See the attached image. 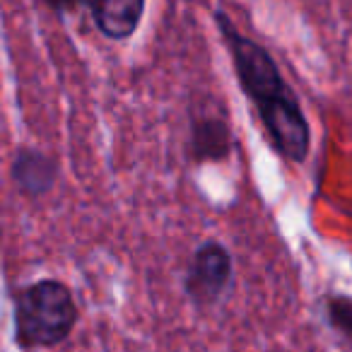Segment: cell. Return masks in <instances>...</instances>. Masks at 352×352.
<instances>
[{
    "label": "cell",
    "instance_id": "5b68a950",
    "mask_svg": "<svg viewBox=\"0 0 352 352\" xmlns=\"http://www.w3.org/2000/svg\"><path fill=\"white\" fill-rule=\"evenodd\" d=\"M12 179L27 196H46L56 184V164L36 150H22L12 164Z\"/></svg>",
    "mask_w": 352,
    "mask_h": 352
},
{
    "label": "cell",
    "instance_id": "ba28073f",
    "mask_svg": "<svg viewBox=\"0 0 352 352\" xmlns=\"http://www.w3.org/2000/svg\"><path fill=\"white\" fill-rule=\"evenodd\" d=\"M46 6L51 8V10L56 12H65V10H73V8H78L82 0H44Z\"/></svg>",
    "mask_w": 352,
    "mask_h": 352
},
{
    "label": "cell",
    "instance_id": "7a4b0ae2",
    "mask_svg": "<svg viewBox=\"0 0 352 352\" xmlns=\"http://www.w3.org/2000/svg\"><path fill=\"white\" fill-rule=\"evenodd\" d=\"M78 318L73 292L60 280H36L15 294V342L22 350L60 345L75 331Z\"/></svg>",
    "mask_w": 352,
    "mask_h": 352
},
{
    "label": "cell",
    "instance_id": "3957f363",
    "mask_svg": "<svg viewBox=\"0 0 352 352\" xmlns=\"http://www.w3.org/2000/svg\"><path fill=\"white\" fill-rule=\"evenodd\" d=\"M232 278H234V263L230 251L215 239L203 241L188 261L184 292L198 309L215 307L230 292Z\"/></svg>",
    "mask_w": 352,
    "mask_h": 352
},
{
    "label": "cell",
    "instance_id": "277c9868",
    "mask_svg": "<svg viewBox=\"0 0 352 352\" xmlns=\"http://www.w3.org/2000/svg\"><path fill=\"white\" fill-rule=\"evenodd\" d=\"M147 0H89L97 30L107 39H128L145 15Z\"/></svg>",
    "mask_w": 352,
    "mask_h": 352
},
{
    "label": "cell",
    "instance_id": "8992f818",
    "mask_svg": "<svg viewBox=\"0 0 352 352\" xmlns=\"http://www.w3.org/2000/svg\"><path fill=\"white\" fill-rule=\"evenodd\" d=\"M232 133L222 118H203L193 123L191 133V155L198 162H220L230 155Z\"/></svg>",
    "mask_w": 352,
    "mask_h": 352
},
{
    "label": "cell",
    "instance_id": "6da1fadb",
    "mask_svg": "<svg viewBox=\"0 0 352 352\" xmlns=\"http://www.w3.org/2000/svg\"><path fill=\"white\" fill-rule=\"evenodd\" d=\"M215 22L232 54L236 80L246 99L254 104L273 150L292 164L307 162L311 152V126L270 51L241 34L222 10L215 12Z\"/></svg>",
    "mask_w": 352,
    "mask_h": 352
},
{
    "label": "cell",
    "instance_id": "52a82bcc",
    "mask_svg": "<svg viewBox=\"0 0 352 352\" xmlns=\"http://www.w3.org/2000/svg\"><path fill=\"white\" fill-rule=\"evenodd\" d=\"M323 318L328 328L352 345V297L342 292H331L323 297Z\"/></svg>",
    "mask_w": 352,
    "mask_h": 352
}]
</instances>
